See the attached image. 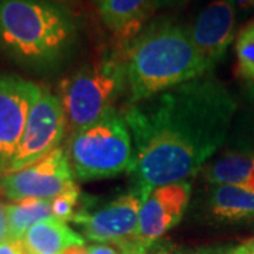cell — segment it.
Wrapping results in <instances>:
<instances>
[{"label": "cell", "instance_id": "16", "mask_svg": "<svg viewBox=\"0 0 254 254\" xmlns=\"http://www.w3.org/2000/svg\"><path fill=\"white\" fill-rule=\"evenodd\" d=\"M6 213L10 239L21 240L30 227L41 220L53 218V208L50 200L26 198L7 205Z\"/></svg>", "mask_w": 254, "mask_h": 254}, {"label": "cell", "instance_id": "28", "mask_svg": "<svg viewBox=\"0 0 254 254\" xmlns=\"http://www.w3.org/2000/svg\"><path fill=\"white\" fill-rule=\"evenodd\" d=\"M6 171H7V163L0 157V178L6 174Z\"/></svg>", "mask_w": 254, "mask_h": 254}, {"label": "cell", "instance_id": "6", "mask_svg": "<svg viewBox=\"0 0 254 254\" xmlns=\"http://www.w3.org/2000/svg\"><path fill=\"white\" fill-rule=\"evenodd\" d=\"M68 128L60 96L43 91L31 113L16 154L10 160L7 173L23 170L60 147Z\"/></svg>", "mask_w": 254, "mask_h": 254}, {"label": "cell", "instance_id": "4", "mask_svg": "<svg viewBox=\"0 0 254 254\" xmlns=\"http://www.w3.org/2000/svg\"><path fill=\"white\" fill-rule=\"evenodd\" d=\"M65 151L79 181L131 173L134 165L133 136L123 113L115 108L93 125L72 133Z\"/></svg>", "mask_w": 254, "mask_h": 254}, {"label": "cell", "instance_id": "13", "mask_svg": "<svg viewBox=\"0 0 254 254\" xmlns=\"http://www.w3.org/2000/svg\"><path fill=\"white\" fill-rule=\"evenodd\" d=\"M21 240L28 254H64L73 246L85 243L79 233L54 216L30 227Z\"/></svg>", "mask_w": 254, "mask_h": 254}, {"label": "cell", "instance_id": "29", "mask_svg": "<svg viewBox=\"0 0 254 254\" xmlns=\"http://www.w3.org/2000/svg\"><path fill=\"white\" fill-rule=\"evenodd\" d=\"M158 254H167V253H158Z\"/></svg>", "mask_w": 254, "mask_h": 254}, {"label": "cell", "instance_id": "9", "mask_svg": "<svg viewBox=\"0 0 254 254\" xmlns=\"http://www.w3.org/2000/svg\"><path fill=\"white\" fill-rule=\"evenodd\" d=\"M43 91L36 82L14 73H0V157L7 167L23 138L31 109Z\"/></svg>", "mask_w": 254, "mask_h": 254}, {"label": "cell", "instance_id": "19", "mask_svg": "<svg viewBox=\"0 0 254 254\" xmlns=\"http://www.w3.org/2000/svg\"><path fill=\"white\" fill-rule=\"evenodd\" d=\"M79 196H81V192L76 185L63 192L61 195H58L57 198L51 200L53 216L60 220H64V222L72 220L73 215L76 213L75 209L78 206Z\"/></svg>", "mask_w": 254, "mask_h": 254}, {"label": "cell", "instance_id": "18", "mask_svg": "<svg viewBox=\"0 0 254 254\" xmlns=\"http://www.w3.org/2000/svg\"><path fill=\"white\" fill-rule=\"evenodd\" d=\"M227 140L232 150L254 155V109L237 113Z\"/></svg>", "mask_w": 254, "mask_h": 254}, {"label": "cell", "instance_id": "10", "mask_svg": "<svg viewBox=\"0 0 254 254\" xmlns=\"http://www.w3.org/2000/svg\"><path fill=\"white\" fill-rule=\"evenodd\" d=\"M190 182L161 185L148 192L138 215L137 240L148 249L180 223L190 198Z\"/></svg>", "mask_w": 254, "mask_h": 254}, {"label": "cell", "instance_id": "8", "mask_svg": "<svg viewBox=\"0 0 254 254\" xmlns=\"http://www.w3.org/2000/svg\"><path fill=\"white\" fill-rule=\"evenodd\" d=\"M145 196L136 188L98 209L76 210L72 222L81 226L83 236L102 245L118 247L137 239L138 215Z\"/></svg>", "mask_w": 254, "mask_h": 254}, {"label": "cell", "instance_id": "15", "mask_svg": "<svg viewBox=\"0 0 254 254\" xmlns=\"http://www.w3.org/2000/svg\"><path fill=\"white\" fill-rule=\"evenodd\" d=\"M209 208L213 216L222 220L254 222V192L233 185H215Z\"/></svg>", "mask_w": 254, "mask_h": 254}, {"label": "cell", "instance_id": "24", "mask_svg": "<svg viewBox=\"0 0 254 254\" xmlns=\"http://www.w3.org/2000/svg\"><path fill=\"white\" fill-rule=\"evenodd\" d=\"M190 0H160V7H181Z\"/></svg>", "mask_w": 254, "mask_h": 254}, {"label": "cell", "instance_id": "26", "mask_svg": "<svg viewBox=\"0 0 254 254\" xmlns=\"http://www.w3.org/2000/svg\"><path fill=\"white\" fill-rule=\"evenodd\" d=\"M245 95H246V99L249 100V103L253 106V109H254V83H252V85H247V88H246V91H245Z\"/></svg>", "mask_w": 254, "mask_h": 254}, {"label": "cell", "instance_id": "7", "mask_svg": "<svg viewBox=\"0 0 254 254\" xmlns=\"http://www.w3.org/2000/svg\"><path fill=\"white\" fill-rule=\"evenodd\" d=\"M72 187H75V177L63 147H58L37 163L4 174L0 178V192L11 200L54 199Z\"/></svg>", "mask_w": 254, "mask_h": 254}, {"label": "cell", "instance_id": "25", "mask_svg": "<svg viewBox=\"0 0 254 254\" xmlns=\"http://www.w3.org/2000/svg\"><path fill=\"white\" fill-rule=\"evenodd\" d=\"M233 3H235V6L239 7V9H252L254 7V0H233Z\"/></svg>", "mask_w": 254, "mask_h": 254}, {"label": "cell", "instance_id": "27", "mask_svg": "<svg viewBox=\"0 0 254 254\" xmlns=\"http://www.w3.org/2000/svg\"><path fill=\"white\" fill-rule=\"evenodd\" d=\"M64 254H88V252H86V247H83V246H73Z\"/></svg>", "mask_w": 254, "mask_h": 254}, {"label": "cell", "instance_id": "12", "mask_svg": "<svg viewBox=\"0 0 254 254\" xmlns=\"http://www.w3.org/2000/svg\"><path fill=\"white\" fill-rule=\"evenodd\" d=\"M95 6L102 24L127 46L160 7V0H95Z\"/></svg>", "mask_w": 254, "mask_h": 254}, {"label": "cell", "instance_id": "1", "mask_svg": "<svg viewBox=\"0 0 254 254\" xmlns=\"http://www.w3.org/2000/svg\"><path fill=\"white\" fill-rule=\"evenodd\" d=\"M237 113L235 96L206 75L128 103L123 118L134 143V188L147 196L195 175L225 145Z\"/></svg>", "mask_w": 254, "mask_h": 254}, {"label": "cell", "instance_id": "21", "mask_svg": "<svg viewBox=\"0 0 254 254\" xmlns=\"http://www.w3.org/2000/svg\"><path fill=\"white\" fill-rule=\"evenodd\" d=\"M6 206L3 202H0V242L10 239L9 235V223H7V213Z\"/></svg>", "mask_w": 254, "mask_h": 254}, {"label": "cell", "instance_id": "3", "mask_svg": "<svg viewBox=\"0 0 254 254\" xmlns=\"http://www.w3.org/2000/svg\"><path fill=\"white\" fill-rule=\"evenodd\" d=\"M130 103H140L209 73L190 28L173 20H155L127 44Z\"/></svg>", "mask_w": 254, "mask_h": 254}, {"label": "cell", "instance_id": "17", "mask_svg": "<svg viewBox=\"0 0 254 254\" xmlns=\"http://www.w3.org/2000/svg\"><path fill=\"white\" fill-rule=\"evenodd\" d=\"M237 78L247 85L254 83V18L239 30L235 40Z\"/></svg>", "mask_w": 254, "mask_h": 254}, {"label": "cell", "instance_id": "22", "mask_svg": "<svg viewBox=\"0 0 254 254\" xmlns=\"http://www.w3.org/2000/svg\"><path fill=\"white\" fill-rule=\"evenodd\" d=\"M86 252H88V254H122L115 247L109 245H102V243L86 247Z\"/></svg>", "mask_w": 254, "mask_h": 254}, {"label": "cell", "instance_id": "2", "mask_svg": "<svg viewBox=\"0 0 254 254\" xmlns=\"http://www.w3.org/2000/svg\"><path fill=\"white\" fill-rule=\"evenodd\" d=\"M72 11L55 0H0V54L28 71L50 72L78 47Z\"/></svg>", "mask_w": 254, "mask_h": 254}, {"label": "cell", "instance_id": "11", "mask_svg": "<svg viewBox=\"0 0 254 254\" xmlns=\"http://www.w3.org/2000/svg\"><path fill=\"white\" fill-rule=\"evenodd\" d=\"M236 6L233 0H210L190 28L193 44L212 72L223 61L235 38Z\"/></svg>", "mask_w": 254, "mask_h": 254}, {"label": "cell", "instance_id": "20", "mask_svg": "<svg viewBox=\"0 0 254 254\" xmlns=\"http://www.w3.org/2000/svg\"><path fill=\"white\" fill-rule=\"evenodd\" d=\"M0 254H28L23 240L7 239L0 242Z\"/></svg>", "mask_w": 254, "mask_h": 254}, {"label": "cell", "instance_id": "14", "mask_svg": "<svg viewBox=\"0 0 254 254\" xmlns=\"http://www.w3.org/2000/svg\"><path fill=\"white\" fill-rule=\"evenodd\" d=\"M213 185H233L254 192V155L229 148L206 168Z\"/></svg>", "mask_w": 254, "mask_h": 254}, {"label": "cell", "instance_id": "5", "mask_svg": "<svg viewBox=\"0 0 254 254\" xmlns=\"http://www.w3.org/2000/svg\"><path fill=\"white\" fill-rule=\"evenodd\" d=\"M127 86L125 58L108 57L83 65L60 83L71 134L103 118Z\"/></svg>", "mask_w": 254, "mask_h": 254}, {"label": "cell", "instance_id": "30", "mask_svg": "<svg viewBox=\"0 0 254 254\" xmlns=\"http://www.w3.org/2000/svg\"><path fill=\"white\" fill-rule=\"evenodd\" d=\"M205 254H212V253H205ZM223 254H225V253H223Z\"/></svg>", "mask_w": 254, "mask_h": 254}, {"label": "cell", "instance_id": "23", "mask_svg": "<svg viewBox=\"0 0 254 254\" xmlns=\"http://www.w3.org/2000/svg\"><path fill=\"white\" fill-rule=\"evenodd\" d=\"M229 254H254V239L246 242L245 245L239 246L236 249L230 250Z\"/></svg>", "mask_w": 254, "mask_h": 254}]
</instances>
